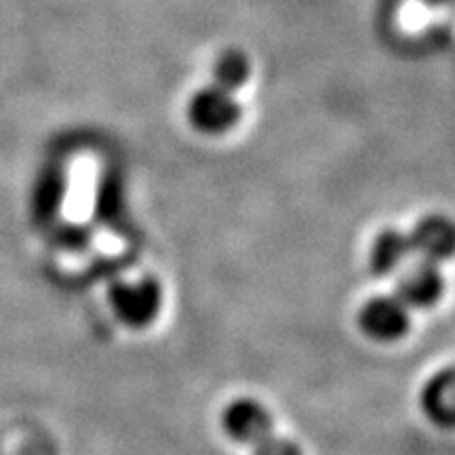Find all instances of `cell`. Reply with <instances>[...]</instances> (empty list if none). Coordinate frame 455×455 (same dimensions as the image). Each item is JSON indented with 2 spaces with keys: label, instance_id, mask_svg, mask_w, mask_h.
I'll use <instances>...</instances> for the list:
<instances>
[{
  "label": "cell",
  "instance_id": "6da1fadb",
  "mask_svg": "<svg viewBox=\"0 0 455 455\" xmlns=\"http://www.w3.org/2000/svg\"><path fill=\"white\" fill-rule=\"evenodd\" d=\"M110 306L123 325L131 329H144L150 323H155L158 312H161V284L155 278L116 283L110 289Z\"/></svg>",
  "mask_w": 455,
  "mask_h": 455
},
{
  "label": "cell",
  "instance_id": "7a4b0ae2",
  "mask_svg": "<svg viewBox=\"0 0 455 455\" xmlns=\"http://www.w3.org/2000/svg\"><path fill=\"white\" fill-rule=\"evenodd\" d=\"M188 121L201 133L221 135L241 121V106L230 91L212 84L192 95L188 104Z\"/></svg>",
  "mask_w": 455,
  "mask_h": 455
},
{
  "label": "cell",
  "instance_id": "3957f363",
  "mask_svg": "<svg viewBox=\"0 0 455 455\" xmlns=\"http://www.w3.org/2000/svg\"><path fill=\"white\" fill-rule=\"evenodd\" d=\"M361 329L371 339L396 341L409 331V308L392 295H378L363 306L358 315Z\"/></svg>",
  "mask_w": 455,
  "mask_h": 455
},
{
  "label": "cell",
  "instance_id": "277c9868",
  "mask_svg": "<svg viewBox=\"0 0 455 455\" xmlns=\"http://www.w3.org/2000/svg\"><path fill=\"white\" fill-rule=\"evenodd\" d=\"M443 291H445V278L441 270L436 268V264L424 259L403 270L396 281V298L407 308H432L443 298Z\"/></svg>",
  "mask_w": 455,
  "mask_h": 455
},
{
  "label": "cell",
  "instance_id": "5b68a950",
  "mask_svg": "<svg viewBox=\"0 0 455 455\" xmlns=\"http://www.w3.org/2000/svg\"><path fill=\"white\" fill-rule=\"evenodd\" d=\"M409 243L411 251L430 264L451 259L455 255V221L445 215H428L415 224Z\"/></svg>",
  "mask_w": 455,
  "mask_h": 455
},
{
  "label": "cell",
  "instance_id": "8992f818",
  "mask_svg": "<svg viewBox=\"0 0 455 455\" xmlns=\"http://www.w3.org/2000/svg\"><path fill=\"white\" fill-rule=\"evenodd\" d=\"M224 428L236 443L253 447L272 435V415L253 398H238L224 411Z\"/></svg>",
  "mask_w": 455,
  "mask_h": 455
},
{
  "label": "cell",
  "instance_id": "52a82bcc",
  "mask_svg": "<svg viewBox=\"0 0 455 455\" xmlns=\"http://www.w3.org/2000/svg\"><path fill=\"white\" fill-rule=\"evenodd\" d=\"M419 407L435 426L455 428V367L432 375L419 395Z\"/></svg>",
  "mask_w": 455,
  "mask_h": 455
},
{
  "label": "cell",
  "instance_id": "ba28073f",
  "mask_svg": "<svg viewBox=\"0 0 455 455\" xmlns=\"http://www.w3.org/2000/svg\"><path fill=\"white\" fill-rule=\"evenodd\" d=\"M411 243L409 236L398 230H384L375 238L371 255H369V264H371L373 275L390 276L395 272L403 270L409 255H411Z\"/></svg>",
  "mask_w": 455,
  "mask_h": 455
},
{
  "label": "cell",
  "instance_id": "9c48e42d",
  "mask_svg": "<svg viewBox=\"0 0 455 455\" xmlns=\"http://www.w3.org/2000/svg\"><path fill=\"white\" fill-rule=\"evenodd\" d=\"M251 66H249L247 55L236 49H228L221 53L213 64V81L224 91H236L249 81Z\"/></svg>",
  "mask_w": 455,
  "mask_h": 455
},
{
  "label": "cell",
  "instance_id": "30bf717a",
  "mask_svg": "<svg viewBox=\"0 0 455 455\" xmlns=\"http://www.w3.org/2000/svg\"><path fill=\"white\" fill-rule=\"evenodd\" d=\"M255 455H301L299 447L291 443L289 439H283V436H276L275 432L255 443Z\"/></svg>",
  "mask_w": 455,
  "mask_h": 455
}]
</instances>
